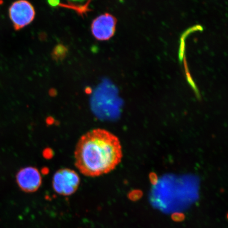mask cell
Masks as SVG:
<instances>
[{
    "mask_svg": "<svg viewBox=\"0 0 228 228\" xmlns=\"http://www.w3.org/2000/svg\"><path fill=\"white\" fill-rule=\"evenodd\" d=\"M75 165L84 176L97 177L114 170L122 158L118 138L101 128L82 135L74 152Z\"/></svg>",
    "mask_w": 228,
    "mask_h": 228,
    "instance_id": "6da1fadb",
    "label": "cell"
},
{
    "mask_svg": "<svg viewBox=\"0 0 228 228\" xmlns=\"http://www.w3.org/2000/svg\"><path fill=\"white\" fill-rule=\"evenodd\" d=\"M80 179L77 173L71 169L63 168L56 171L52 178V187L59 195L69 196L77 190Z\"/></svg>",
    "mask_w": 228,
    "mask_h": 228,
    "instance_id": "7a4b0ae2",
    "label": "cell"
},
{
    "mask_svg": "<svg viewBox=\"0 0 228 228\" xmlns=\"http://www.w3.org/2000/svg\"><path fill=\"white\" fill-rule=\"evenodd\" d=\"M9 15L15 30H19L34 20L36 10L27 0H17L10 6Z\"/></svg>",
    "mask_w": 228,
    "mask_h": 228,
    "instance_id": "3957f363",
    "label": "cell"
},
{
    "mask_svg": "<svg viewBox=\"0 0 228 228\" xmlns=\"http://www.w3.org/2000/svg\"><path fill=\"white\" fill-rule=\"evenodd\" d=\"M117 20L113 15L105 13L93 19L91 24V32L95 39L105 41L113 37L116 29Z\"/></svg>",
    "mask_w": 228,
    "mask_h": 228,
    "instance_id": "277c9868",
    "label": "cell"
},
{
    "mask_svg": "<svg viewBox=\"0 0 228 228\" xmlns=\"http://www.w3.org/2000/svg\"><path fill=\"white\" fill-rule=\"evenodd\" d=\"M16 182L22 190L26 193H33L42 184V176L36 167L28 166L21 169L16 174Z\"/></svg>",
    "mask_w": 228,
    "mask_h": 228,
    "instance_id": "5b68a950",
    "label": "cell"
},
{
    "mask_svg": "<svg viewBox=\"0 0 228 228\" xmlns=\"http://www.w3.org/2000/svg\"><path fill=\"white\" fill-rule=\"evenodd\" d=\"M67 49L62 45H58L54 48L52 56L56 60L62 59L66 56Z\"/></svg>",
    "mask_w": 228,
    "mask_h": 228,
    "instance_id": "8992f818",
    "label": "cell"
},
{
    "mask_svg": "<svg viewBox=\"0 0 228 228\" xmlns=\"http://www.w3.org/2000/svg\"><path fill=\"white\" fill-rule=\"evenodd\" d=\"M185 215L182 213L176 212L173 214L171 216V218L175 222H182L184 221L185 219Z\"/></svg>",
    "mask_w": 228,
    "mask_h": 228,
    "instance_id": "52a82bcc",
    "label": "cell"
},
{
    "mask_svg": "<svg viewBox=\"0 0 228 228\" xmlns=\"http://www.w3.org/2000/svg\"><path fill=\"white\" fill-rule=\"evenodd\" d=\"M49 4L52 7H55L59 6L60 3V0H48Z\"/></svg>",
    "mask_w": 228,
    "mask_h": 228,
    "instance_id": "ba28073f",
    "label": "cell"
},
{
    "mask_svg": "<svg viewBox=\"0 0 228 228\" xmlns=\"http://www.w3.org/2000/svg\"><path fill=\"white\" fill-rule=\"evenodd\" d=\"M68 1L73 3H83L84 2H88L89 0H68Z\"/></svg>",
    "mask_w": 228,
    "mask_h": 228,
    "instance_id": "9c48e42d",
    "label": "cell"
}]
</instances>
